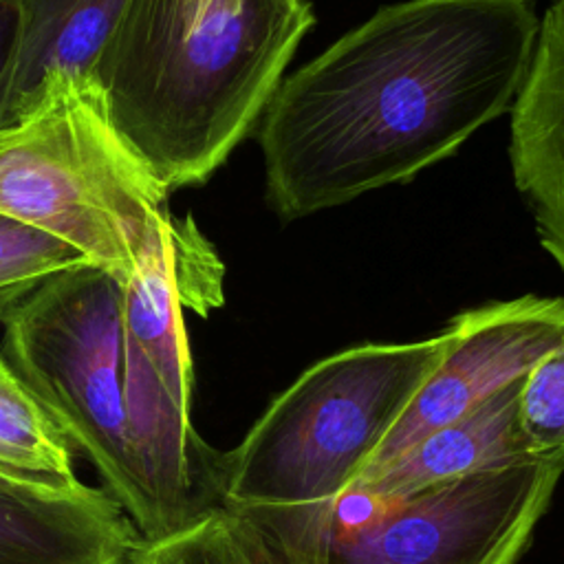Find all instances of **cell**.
Segmentation results:
<instances>
[{
	"label": "cell",
	"instance_id": "7c38bea8",
	"mask_svg": "<svg viewBox=\"0 0 564 564\" xmlns=\"http://www.w3.org/2000/svg\"><path fill=\"white\" fill-rule=\"evenodd\" d=\"M75 454L57 421L0 352V471L75 482Z\"/></svg>",
	"mask_w": 564,
	"mask_h": 564
},
{
	"label": "cell",
	"instance_id": "ba28073f",
	"mask_svg": "<svg viewBox=\"0 0 564 564\" xmlns=\"http://www.w3.org/2000/svg\"><path fill=\"white\" fill-rule=\"evenodd\" d=\"M141 540L99 487L0 471V564H128Z\"/></svg>",
	"mask_w": 564,
	"mask_h": 564
},
{
	"label": "cell",
	"instance_id": "30bf717a",
	"mask_svg": "<svg viewBox=\"0 0 564 564\" xmlns=\"http://www.w3.org/2000/svg\"><path fill=\"white\" fill-rule=\"evenodd\" d=\"M520 381L496 392L460 419L430 432L394 460L359 480L350 491H361L377 502H392L447 480L538 460L529 456L518 423Z\"/></svg>",
	"mask_w": 564,
	"mask_h": 564
},
{
	"label": "cell",
	"instance_id": "8992f818",
	"mask_svg": "<svg viewBox=\"0 0 564 564\" xmlns=\"http://www.w3.org/2000/svg\"><path fill=\"white\" fill-rule=\"evenodd\" d=\"M564 471L524 460L377 502L333 533L326 564H516Z\"/></svg>",
	"mask_w": 564,
	"mask_h": 564
},
{
	"label": "cell",
	"instance_id": "4fadbf2b",
	"mask_svg": "<svg viewBox=\"0 0 564 564\" xmlns=\"http://www.w3.org/2000/svg\"><path fill=\"white\" fill-rule=\"evenodd\" d=\"M128 564H282V560L253 522L216 507L174 533L141 540Z\"/></svg>",
	"mask_w": 564,
	"mask_h": 564
},
{
	"label": "cell",
	"instance_id": "52a82bcc",
	"mask_svg": "<svg viewBox=\"0 0 564 564\" xmlns=\"http://www.w3.org/2000/svg\"><path fill=\"white\" fill-rule=\"evenodd\" d=\"M447 326L452 330L447 355L388 432L359 480L520 381L542 357L560 348L564 300L527 295L496 302L458 313Z\"/></svg>",
	"mask_w": 564,
	"mask_h": 564
},
{
	"label": "cell",
	"instance_id": "277c9868",
	"mask_svg": "<svg viewBox=\"0 0 564 564\" xmlns=\"http://www.w3.org/2000/svg\"><path fill=\"white\" fill-rule=\"evenodd\" d=\"M167 196L88 77L46 75L0 123V214L64 240L121 282L170 214Z\"/></svg>",
	"mask_w": 564,
	"mask_h": 564
},
{
	"label": "cell",
	"instance_id": "5b68a950",
	"mask_svg": "<svg viewBox=\"0 0 564 564\" xmlns=\"http://www.w3.org/2000/svg\"><path fill=\"white\" fill-rule=\"evenodd\" d=\"M2 324V357L90 460L139 535L154 540L126 394L121 280L93 264L62 271Z\"/></svg>",
	"mask_w": 564,
	"mask_h": 564
},
{
	"label": "cell",
	"instance_id": "7a4b0ae2",
	"mask_svg": "<svg viewBox=\"0 0 564 564\" xmlns=\"http://www.w3.org/2000/svg\"><path fill=\"white\" fill-rule=\"evenodd\" d=\"M313 22L306 0H126L88 79L167 192L200 185L260 121Z\"/></svg>",
	"mask_w": 564,
	"mask_h": 564
},
{
	"label": "cell",
	"instance_id": "2e32d148",
	"mask_svg": "<svg viewBox=\"0 0 564 564\" xmlns=\"http://www.w3.org/2000/svg\"><path fill=\"white\" fill-rule=\"evenodd\" d=\"M18 35H20V11L15 0H0V123L4 121L9 93H11V77L18 51Z\"/></svg>",
	"mask_w": 564,
	"mask_h": 564
},
{
	"label": "cell",
	"instance_id": "9c48e42d",
	"mask_svg": "<svg viewBox=\"0 0 564 564\" xmlns=\"http://www.w3.org/2000/svg\"><path fill=\"white\" fill-rule=\"evenodd\" d=\"M511 170L540 245L564 273V0L540 20L538 42L511 112Z\"/></svg>",
	"mask_w": 564,
	"mask_h": 564
},
{
	"label": "cell",
	"instance_id": "8fae6325",
	"mask_svg": "<svg viewBox=\"0 0 564 564\" xmlns=\"http://www.w3.org/2000/svg\"><path fill=\"white\" fill-rule=\"evenodd\" d=\"M20 35L4 121L55 70L88 77L126 0H15Z\"/></svg>",
	"mask_w": 564,
	"mask_h": 564
},
{
	"label": "cell",
	"instance_id": "9a60e30c",
	"mask_svg": "<svg viewBox=\"0 0 564 564\" xmlns=\"http://www.w3.org/2000/svg\"><path fill=\"white\" fill-rule=\"evenodd\" d=\"M518 423L531 458L564 465V344L522 377Z\"/></svg>",
	"mask_w": 564,
	"mask_h": 564
},
{
	"label": "cell",
	"instance_id": "5bb4252c",
	"mask_svg": "<svg viewBox=\"0 0 564 564\" xmlns=\"http://www.w3.org/2000/svg\"><path fill=\"white\" fill-rule=\"evenodd\" d=\"M84 264L90 262L64 240L0 214V322L44 282Z\"/></svg>",
	"mask_w": 564,
	"mask_h": 564
},
{
	"label": "cell",
	"instance_id": "3957f363",
	"mask_svg": "<svg viewBox=\"0 0 564 564\" xmlns=\"http://www.w3.org/2000/svg\"><path fill=\"white\" fill-rule=\"evenodd\" d=\"M449 326L405 344H361L308 366L218 454L220 507L245 516L282 564H326L337 502L438 368Z\"/></svg>",
	"mask_w": 564,
	"mask_h": 564
},
{
	"label": "cell",
	"instance_id": "6da1fadb",
	"mask_svg": "<svg viewBox=\"0 0 564 564\" xmlns=\"http://www.w3.org/2000/svg\"><path fill=\"white\" fill-rule=\"evenodd\" d=\"M533 0H408L379 9L291 77L260 121L267 198L295 220L454 154L516 101Z\"/></svg>",
	"mask_w": 564,
	"mask_h": 564
}]
</instances>
